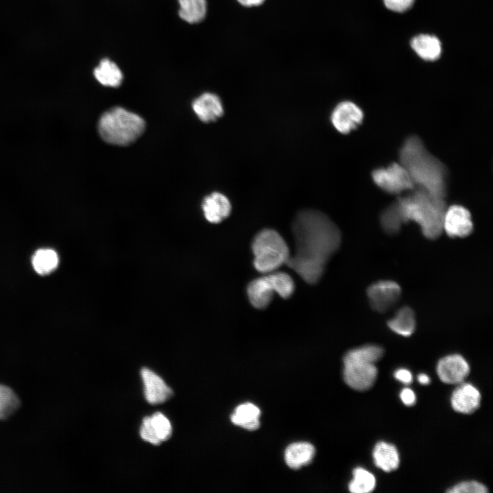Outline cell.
Listing matches in <instances>:
<instances>
[{"label": "cell", "mask_w": 493, "mask_h": 493, "mask_svg": "<svg viewBox=\"0 0 493 493\" xmlns=\"http://www.w3.org/2000/svg\"><path fill=\"white\" fill-rule=\"evenodd\" d=\"M292 233L294 251L290 253L286 264L305 282L316 283L340 246V231L325 214L305 210L296 216Z\"/></svg>", "instance_id": "cell-1"}, {"label": "cell", "mask_w": 493, "mask_h": 493, "mask_svg": "<svg viewBox=\"0 0 493 493\" xmlns=\"http://www.w3.org/2000/svg\"><path fill=\"white\" fill-rule=\"evenodd\" d=\"M399 159L415 186L444 199L446 193L445 166L427 151L418 137L410 136L406 139L400 149Z\"/></svg>", "instance_id": "cell-2"}, {"label": "cell", "mask_w": 493, "mask_h": 493, "mask_svg": "<svg viewBox=\"0 0 493 493\" xmlns=\"http://www.w3.org/2000/svg\"><path fill=\"white\" fill-rule=\"evenodd\" d=\"M396 203L405 223L413 221L418 224L427 238L435 239L440 236L446 208L444 198L418 188L411 194L399 198Z\"/></svg>", "instance_id": "cell-3"}, {"label": "cell", "mask_w": 493, "mask_h": 493, "mask_svg": "<svg viewBox=\"0 0 493 493\" xmlns=\"http://www.w3.org/2000/svg\"><path fill=\"white\" fill-rule=\"evenodd\" d=\"M382 347L367 344L349 351L343 359L344 379L351 388L364 391L370 389L377 377L375 363L383 355Z\"/></svg>", "instance_id": "cell-4"}, {"label": "cell", "mask_w": 493, "mask_h": 493, "mask_svg": "<svg viewBox=\"0 0 493 493\" xmlns=\"http://www.w3.org/2000/svg\"><path fill=\"white\" fill-rule=\"evenodd\" d=\"M145 127L142 117L121 107H114L104 112L98 123L101 138L116 146L132 144L143 134Z\"/></svg>", "instance_id": "cell-5"}, {"label": "cell", "mask_w": 493, "mask_h": 493, "mask_svg": "<svg viewBox=\"0 0 493 493\" xmlns=\"http://www.w3.org/2000/svg\"><path fill=\"white\" fill-rule=\"evenodd\" d=\"M251 248L254 267L264 274L275 271L286 264L290 255L285 240L277 231L270 229L258 232L253 240Z\"/></svg>", "instance_id": "cell-6"}, {"label": "cell", "mask_w": 493, "mask_h": 493, "mask_svg": "<svg viewBox=\"0 0 493 493\" xmlns=\"http://www.w3.org/2000/svg\"><path fill=\"white\" fill-rule=\"evenodd\" d=\"M294 290L292 278L286 273L276 270L252 280L246 288L249 300L257 309L266 307L272 301L274 292L287 299Z\"/></svg>", "instance_id": "cell-7"}, {"label": "cell", "mask_w": 493, "mask_h": 493, "mask_svg": "<svg viewBox=\"0 0 493 493\" xmlns=\"http://www.w3.org/2000/svg\"><path fill=\"white\" fill-rule=\"evenodd\" d=\"M372 177L379 188L389 194L412 190L415 186L407 170L400 162L374 170Z\"/></svg>", "instance_id": "cell-8"}, {"label": "cell", "mask_w": 493, "mask_h": 493, "mask_svg": "<svg viewBox=\"0 0 493 493\" xmlns=\"http://www.w3.org/2000/svg\"><path fill=\"white\" fill-rule=\"evenodd\" d=\"M401 292V287L396 282L392 280H381L368 288L367 296L372 309L379 312H384L396 303Z\"/></svg>", "instance_id": "cell-9"}, {"label": "cell", "mask_w": 493, "mask_h": 493, "mask_svg": "<svg viewBox=\"0 0 493 493\" xmlns=\"http://www.w3.org/2000/svg\"><path fill=\"white\" fill-rule=\"evenodd\" d=\"M473 230V223L470 212L460 205H453L446 208L442 222V231L450 237L464 238Z\"/></svg>", "instance_id": "cell-10"}, {"label": "cell", "mask_w": 493, "mask_h": 493, "mask_svg": "<svg viewBox=\"0 0 493 493\" xmlns=\"http://www.w3.org/2000/svg\"><path fill=\"white\" fill-rule=\"evenodd\" d=\"M363 117L362 109L355 103L346 101L336 106L331 120L339 132L346 134L356 129L362 123Z\"/></svg>", "instance_id": "cell-11"}, {"label": "cell", "mask_w": 493, "mask_h": 493, "mask_svg": "<svg viewBox=\"0 0 493 493\" xmlns=\"http://www.w3.org/2000/svg\"><path fill=\"white\" fill-rule=\"evenodd\" d=\"M470 372L466 360L459 354L446 355L440 359L437 365V373L440 380L446 383H462Z\"/></svg>", "instance_id": "cell-12"}, {"label": "cell", "mask_w": 493, "mask_h": 493, "mask_svg": "<svg viewBox=\"0 0 493 493\" xmlns=\"http://www.w3.org/2000/svg\"><path fill=\"white\" fill-rule=\"evenodd\" d=\"M140 374L144 383V396L150 404L157 405L164 403L173 394L171 389L154 372L143 368Z\"/></svg>", "instance_id": "cell-13"}, {"label": "cell", "mask_w": 493, "mask_h": 493, "mask_svg": "<svg viewBox=\"0 0 493 493\" xmlns=\"http://www.w3.org/2000/svg\"><path fill=\"white\" fill-rule=\"evenodd\" d=\"M479 391L470 383H463L453 392L451 403L453 409L462 414H471L480 405Z\"/></svg>", "instance_id": "cell-14"}, {"label": "cell", "mask_w": 493, "mask_h": 493, "mask_svg": "<svg viewBox=\"0 0 493 493\" xmlns=\"http://www.w3.org/2000/svg\"><path fill=\"white\" fill-rule=\"evenodd\" d=\"M202 210L209 223L218 224L229 216L231 205L227 197L215 192L204 198Z\"/></svg>", "instance_id": "cell-15"}, {"label": "cell", "mask_w": 493, "mask_h": 493, "mask_svg": "<svg viewBox=\"0 0 493 493\" xmlns=\"http://www.w3.org/2000/svg\"><path fill=\"white\" fill-rule=\"evenodd\" d=\"M192 108L199 118L204 123L216 121L223 114L220 98L214 93L205 92L192 102Z\"/></svg>", "instance_id": "cell-16"}, {"label": "cell", "mask_w": 493, "mask_h": 493, "mask_svg": "<svg viewBox=\"0 0 493 493\" xmlns=\"http://www.w3.org/2000/svg\"><path fill=\"white\" fill-rule=\"evenodd\" d=\"M374 463L385 472L396 470L399 466V455L395 446L385 442H379L372 452Z\"/></svg>", "instance_id": "cell-17"}, {"label": "cell", "mask_w": 493, "mask_h": 493, "mask_svg": "<svg viewBox=\"0 0 493 493\" xmlns=\"http://www.w3.org/2000/svg\"><path fill=\"white\" fill-rule=\"evenodd\" d=\"M315 453L313 445L307 442H296L290 444L285 451V460L292 469H298L309 464Z\"/></svg>", "instance_id": "cell-18"}, {"label": "cell", "mask_w": 493, "mask_h": 493, "mask_svg": "<svg viewBox=\"0 0 493 493\" xmlns=\"http://www.w3.org/2000/svg\"><path fill=\"white\" fill-rule=\"evenodd\" d=\"M416 323L414 311L407 306H403L388 321V326L396 334L407 337L414 333Z\"/></svg>", "instance_id": "cell-19"}, {"label": "cell", "mask_w": 493, "mask_h": 493, "mask_svg": "<svg viewBox=\"0 0 493 493\" xmlns=\"http://www.w3.org/2000/svg\"><path fill=\"white\" fill-rule=\"evenodd\" d=\"M411 46L415 52L425 60L434 61L438 59L441 54V43L433 36H417L412 39Z\"/></svg>", "instance_id": "cell-20"}, {"label": "cell", "mask_w": 493, "mask_h": 493, "mask_svg": "<svg viewBox=\"0 0 493 493\" xmlns=\"http://www.w3.org/2000/svg\"><path fill=\"white\" fill-rule=\"evenodd\" d=\"M260 409L253 403H245L238 405L231 416L236 425L248 430L257 429L260 426Z\"/></svg>", "instance_id": "cell-21"}, {"label": "cell", "mask_w": 493, "mask_h": 493, "mask_svg": "<svg viewBox=\"0 0 493 493\" xmlns=\"http://www.w3.org/2000/svg\"><path fill=\"white\" fill-rule=\"evenodd\" d=\"M94 76L103 86L118 87L123 81V73L116 63L109 59L102 60L94 70Z\"/></svg>", "instance_id": "cell-22"}, {"label": "cell", "mask_w": 493, "mask_h": 493, "mask_svg": "<svg viewBox=\"0 0 493 493\" xmlns=\"http://www.w3.org/2000/svg\"><path fill=\"white\" fill-rule=\"evenodd\" d=\"M179 17L189 23H197L205 16L207 3L205 0H178Z\"/></svg>", "instance_id": "cell-23"}, {"label": "cell", "mask_w": 493, "mask_h": 493, "mask_svg": "<svg viewBox=\"0 0 493 493\" xmlns=\"http://www.w3.org/2000/svg\"><path fill=\"white\" fill-rule=\"evenodd\" d=\"M58 262L56 252L51 249H40L32 257V266L36 272L40 275L52 272L56 268Z\"/></svg>", "instance_id": "cell-24"}, {"label": "cell", "mask_w": 493, "mask_h": 493, "mask_svg": "<svg viewBox=\"0 0 493 493\" xmlns=\"http://www.w3.org/2000/svg\"><path fill=\"white\" fill-rule=\"evenodd\" d=\"M380 223L383 230L388 234H395L399 231L405 222L396 201L383 210L381 214Z\"/></svg>", "instance_id": "cell-25"}, {"label": "cell", "mask_w": 493, "mask_h": 493, "mask_svg": "<svg viewBox=\"0 0 493 493\" xmlns=\"http://www.w3.org/2000/svg\"><path fill=\"white\" fill-rule=\"evenodd\" d=\"M353 479L349 484V491L353 493H368L375 487L374 475L362 468H356L353 471Z\"/></svg>", "instance_id": "cell-26"}, {"label": "cell", "mask_w": 493, "mask_h": 493, "mask_svg": "<svg viewBox=\"0 0 493 493\" xmlns=\"http://www.w3.org/2000/svg\"><path fill=\"white\" fill-rule=\"evenodd\" d=\"M20 405V399L15 392L10 387L0 384V420L11 416Z\"/></svg>", "instance_id": "cell-27"}, {"label": "cell", "mask_w": 493, "mask_h": 493, "mask_svg": "<svg viewBox=\"0 0 493 493\" xmlns=\"http://www.w3.org/2000/svg\"><path fill=\"white\" fill-rule=\"evenodd\" d=\"M149 417L152 429L160 442L170 438L172 427L168 419L160 412H156Z\"/></svg>", "instance_id": "cell-28"}, {"label": "cell", "mask_w": 493, "mask_h": 493, "mask_svg": "<svg viewBox=\"0 0 493 493\" xmlns=\"http://www.w3.org/2000/svg\"><path fill=\"white\" fill-rule=\"evenodd\" d=\"M487 488L475 481L459 483L447 490L448 493H485Z\"/></svg>", "instance_id": "cell-29"}, {"label": "cell", "mask_w": 493, "mask_h": 493, "mask_svg": "<svg viewBox=\"0 0 493 493\" xmlns=\"http://www.w3.org/2000/svg\"><path fill=\"white\" fill-rule=\"evenodd\" d=\"M140 434L144 440L152 444L158 445L161 443L152 429L149 416L144 418L140 427Z\"/></svg>", "instance_id": "cell-30"}, {"label": "cell", "mask_w": 493, "mask_h": 493, "mask_svg": "<svg viewBox=\"0 0 493 493\" xmlns=\"http://www.w3.org/2000/svg\"><path fill=\"white\" fill-rule=\"evenodd\" d=\"M414 0H383L385 5L390 10L403 12L409 9Z\"/></svg>", "instance_id": "cell-31"}, {"label": "cell", "mask_w": 493, "mask_h": 493, "mask_svg": "<svg viewBox=\"0 0 493 493\" xmlns=\"http://www.w3.org/2000/svg\"><path fill=\"white\" fill-rule=\"evenodd\" d=\"M400 397L403 403L408 406L413 405L416 402L415 394L409 388L403 389L401 392Z\"/></svg>", "instance_id": "cell-32"}, {"label": "cell", "mask_w": 493, "mask_h": 493, "mask_svg": "<svg viewBox=\"0 0 493 493\" xmlns=\"http://www.w3.org/2000/svg\"><path fill=\"white\" fill-rule=\"evenodd\" d=\"M395 378L403 383L408 384L412 381V375L410 371L405 368L397 370L394 372Z\"/></svg>", "instance_id": "cell-33"}, {"label": "cell", "mask_w": 493, "mask_h": 493, "mask_svg": "<svg viewBox=\"0 0 493 493\" xmlns=\"http://www.w3.org/2000/svg\"><path fill=\"white\" fill-rule=\"evenodd\" d=\"M240 4L246 7L260 5L264 0H237Z\"/></svg>", "instance_id": "cell-34"}, {"label": "cell", "mask_w": 493, "mask_h": 493, "mask_svg": "<svg viewBox=\"0 0 493 493\" xmlns=\"http://www.w3.org/2000/svg\"><path fill=\"white\" fill-rule=\"evenodd\" d=\"M418 380L420 383L425 385L428 384L430 382L429 377L426 374L423 373H421L418 376Z\"/></svg>", "instance_id": "cell-35"}]
</instances>
